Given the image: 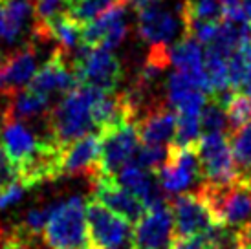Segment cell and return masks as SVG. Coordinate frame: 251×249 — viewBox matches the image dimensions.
I'll list each match as a JSON object with an SVG mask.
<instances>
[{"instance_id":"cell-1","label":"cell","mask_w":251,"mask_h":249,"mask_svg":"<svg viewBox=\"0 0 251 249\" xmlns=\"http://www.w3.org/2000/svg\"><path fill=\"white\" fill-rule=\"evenodd\" d=\"M99 94L101 92L86 84H77L68 94H64L61 103L51 106L46 116L48 138L53 139L57 145L68 147L92 134L96 128L92 119V104Z\"/></svg>"},{"instance_id":"cell-2","label":"cell","mask_w":251,"mask_h":249,"mask_svg":"<svg viewBox=\"0 0 251 249\" xmlns=\"http://www.w3.org/2000/svg\"><path fill=\"white\" fill-rule=\"evenodd\" d=\"M42 236L50 249H88L86 201L72 196L55 203Z\"/></svg>"},{"instance_id":"cell-3","label":"cell","mask_w":251,"mask_h":249,"mask_svg":"<svg viewBox=\"0 0 251 249\" xmlns=\"http://www.w3.org/2000/svg\"><path fill=\"white\" fill-rule=\"evenodd\" d=\"M70 62L77 84H86L105 94L118 92V86L123 79V70L112 50L90 48L83 44L70 57Z\"/></svg>"},{"instance_id":"cell-4","label":"cell","mask_w":251,"mask_h":249,"mask_svg":"<svg viewBox=\"0 0 251 249\" xmlns=\"http://www.w3.org/2000/svg\"><path fill=\"white\" fill-rule=\"evenodd\" d=\"M88 248L92 249H132V224L105 207L96 198L86 201Z\"/></svg>"},{"instance_id":"cell-5","label":"cell","mask_w":251,"mask_h":249,"mask_svg":"<svg viewBox=\"0 0 251 249\" xmlns=\"http://www.w3.org/2000/svg\"><path fill=\"white\" fill-rule=\"evenodd\" d=\"M35 0L0 2V59L33 41Z\"/></svg>"},{"instance_id":"cell-6","label":"cell","mask_w":251,"mask_h":249,"mask_svg":"<svg viewBox=\"0 0 251 249\" xmlns=\"http://www.w3.org/2000/svg\"><path fill=\"white\" fill-rule=\"evenodd\" d=\"M196 152L200 158L203 181L226 185L238 180V167L231 152L229 136L224 132L202 136L196 143Z\"/></svg>"},{"instance_id":"cell-7","label":"cell","mask_w":251,"mask_h":249,"mask_svg":"<svg viewBox=\"0 0 251 249\" xmlns=\"http://www.w3.org/2000/svg\"><path fill=\"white\" fill-rule=\"evenodd\" d=\"M158 181L167 194L187 193V189L203 183L200 158L195 147H175L169 145V158L160 171H156Z\"/></svg>"},{"instance_id":"cell-8","label":"cell","mask_w":251,"mask_h":249,"mask_svg":"<svg viewBox=\"0 0 251 249\" xmlns=\"http://www.w3.org/2000/svg\"><path fill=\"white\" fill-rule=\"evenodd\" d=\"M99 134H101L99 174L116 176L121 167L132 161L134 154L140 147V136L136 130V124L126 123Z\"/></svg>"},{"instance_id":"cell-9","label":"cell","mask_w":251,"mask_h":249,"mask_svg":"<svg viewBox=\"0 0 251 249\" xmlns=\"http://www.w3.org/2000/svg\"><path fill=\"white\" fill-rule=\"evenodd\" d=\"M171 213L175 218L176 238H196L209 231L216 222L209 207L203 203L196 191L181 193L171 201Z\"/></svg>"},{"instance_id":"cell-10","label":"cell","mask_w":251,"mask_h":249,"mask_svg":"<svg viewBox=\"0 0 251 249\" xmlns=\"http://www.w3.org/2000/svg\"><path fill=\"white\" fill-rule=\"evenodd\" d=\"M175 218L171 205L147 211L132 233V249H171L176 242Z\"/></svg>"},{"instance_id":"cell-11","label":"cell","mask_w":251,"mask_h":249,"mask_svg":"<svg viewBox=\"0 0 251 249\" xmlns=\"http://www.w3.org/2000/svg\"><path fill=\"white\" fill-rule=\"evenodd\" d=\"M26 86L48 97H53L55 94H63V96L68 94L74 86H77L70 55L64 53L63 50L55 48L53 53L48 57V61L42 64V68L37 70L33 79Z\"/></svg>"},{"instance_id":"cell-12","label":"cell","mask_w":251,"mask_h":249,"mask_svg":"<svg viewBox=\"0 0 251 249\" xmlns=\"http://www.w3.org/2000/svg\"><path fill=\"white\" fill-rule=\"evenodd\" d=\"M92 181H94V198L101 201L105 207L114 211L116 215L123 216L134 225L143 218V215L147 213L143 201L136 194L126 191L125 187L119 185L114 176L99 174Z\"/></svg>"},{"instance_id":"cell-13","label":"cell","mask_w":251,"mask_h":249,"mask_svg":"<svg viewBox=\"0 0 251 249\" xmlns=\"http://www.w3.org/2000/svg\"><path fill=\"white\" fill-rule=\"evenodd\" d=\"M37 44L35 41L0 59V94L15 96L33 79L37 72Z\"/></svg>"},{"instance_id":"cell-14","label":"cell","mask_w":251,"mask_h":249,"mask_svg":"<svg viewBox=\"0 0 251 249\" xmlns=\"http://www.w3.org/2000/svg\"><path fill=\"white\" fill-rule=\"evenodd\" d=\"M180 28H183L181 13L178 19L171 9H163L160 4L138 13V33L149 46H171Z\"/></svg>"},{"instance_id":"cell-15","label":"cell","mask_w":251,"mask_h":249,"mask_svg":"<svg viewBox=\"0 0 251 249\" xmlns=\"http://www.w3.org/2000/svg\"><path fill=\"white\" fill-rule=\"evenodd\" d=\"M101 134H88L63 149V176H99Z\"/></svg>"},{"instance_id":"cell-16","label":"cell","mask_w":251,"mask_h":249,"mask_svg":"<svg viewBox=\"0 0 251 249\" xmlns=\"http://www.w3.org/2000/svg\"><path fill=\"white\" fill-rule=\"evenodd\" d=\"M134 124L141 143L171 145L176 130V112L167 103H152Z\"/></svg>"},{"instance_id":"cell-17","label":"cell","mask_w":251,"mask_h":249,"mask_svg":"<svg viewBox=\"0 0 251 249\" xmlns=\"http://www.w3.org/2000/svg\"><path fill=\"white\" fill-rule=\"evenodd\" d=\"M202 44L191 35H183L175 46H171V64L181 74L191 77L207 96H209V83L205 75V64H203Z\"/></svg>"},{"instance_id":"cell-18","label":"cell","mask_w":251,"mask_h":249,"mask_svg":"<svg viewBox=\"0 0 251 249\" xmlns=\"http://www.w3.org/2000/svg\"><path fill=\"white\" fill-rule=\"evenodd\" d=\"M207 103L205 92L198 84L176 70L167 79V104L176 114H196L200 116Z\"/></svg>"},{"instance_id":"cell-19","label":"cell","mask_w":251,"mask_h":249,"mask_svg":"<svg viewBox=\"0 0 251 249\" xmlns=\"http://www.w3.org/2000/svg\"><path fill=\"white\" fill-rule=\"evenodd\" d=\"M39 141H41V138H37L21 119L13 118V116L7 118L4 128L0 132V147L4 149V152L13 161L15 167L22 163L35 150Z\"/></svg>"},{"instance_id":"cell-20","label":"cell","mask_w":251,"mask_h":249,"mask_svg":"<svg viewBox=\"0 0 251 249\" xmlns=\"http://www.w3.org/2000/svg\"><path fill=\"white\" fill-rule=\"evenodd\" d=\"M51 110V97L44 96L41 92H35L24 86L11 97V104H9V112L11 116L17 119H37L44 118Z\"/></svg>"},{"instance_id":"cell-21","label":"cell","mask_w":251,"mask_h":249,"mask_svg":"<svg viewBox=\"0 0 251 249\" xmlns=\"http://www.w3.org/2000/svg\"><path fill=\"white\" fill-rule=\"evenodd\" d=\"M229 145L238 167V176L251 174V121L229 134Z\"/></svg>"},{"instance_id":"cell-22","label":"cell","mask_w":251,"mask_h":249,"mask_svg":"<svg viewBox=\"0 0 251 249\" xmlns=\"http://www.w3.org/2000/svg\"><path fill=\"white\" fill-rule=\"evenodd\" d=\"M118 2L119 0H70L66 15L79 26H86Z\"/></svg>"},{"instance_id":"cell-23","label":"cell","mask_w":251,"mask_h":249,"mask_svg":"<svg viewBox=\"0 0 251 249\" xmlns=\"http://www.w3.org/2000/svg\"><path fill=\"white\" fill-rule=\"evenodd\" d=\"M203 244V249H242L238 229L215 224L209 231H205L202 236H198Z\"/></svg>"},{"instance_id":"cell-24","label":"cell","mask_w":251,"mask_h":249,"mask_svg":"<svg viewBox=\"0 0 251 249\" xmlns=\"http://www.w3.org/2000/svg\"><path fill=\"white\" fill-rule=\"evenodd\" d=\"M202 138L200 116L196 114H176V130L173 138L175 147H195Z\"/></svg>"},{"instance_id":"cell-25","label":"cell","mask_w":251,"mask_h":249,"mask_svg":"<svg viewBox=\"0 0 251 249\" xmlns=\"http://www.w3.org/2000/svg\"><path fill=\"white\" fill-rule=\"evenodd\" d=\"M200 124L205 134H213V132H229V121H227V112L222 104L211 99L205 103V106L200 112Z\"/></svg>"},{"instance_id":"cell-26","label":"cell","mask_w":251,"mask_h":249,"mask_svg":"<svg viewBox=\"0 0 251 249\" xmlns=\"http://www.w3.org/2000/svg\"><path fill=\"white\" fill-rule=\"evenodd\" d=\"M53 209H55V203H46V205H39V207L29 209L17 227L21 229L22 233H26L29 236H35V238L44 235V229L48 225V220L51 213H53Z\"/></svg>"},{"instance_id":"cell-27","label":"cell","mask_w":251,"mask_h":249,"mask_svg":"<svg viewBox=\"0 0 251 249\" xmlns=\"http://www.w3.org/2000/svg\"><path fill=\"white\" fill-rule=\"evenodd\" d=\"M181 11L198 21L220 22L224 19V6L218 0H187Z\"/></svg>"},{"instance_id":"cell-28","label":"cell","mask_w":251,"mask_h":249,"mask_svg":"<svg viewBox=\"0 0 251 249\" xmlns=\"http://www.w3.org/2000/svg\"><path fill=\"white\" fill-rule=\"evenodd\" d=\"M169 158V145H143L138 147V150L134 154L132 161L147 171H160L165 165Z\"/></svg>"},{"instance_id":"cell-29","label":"cell","mask_w":251,"mask_h":249,"mask_svg":"<svg viewBox=\"0 0 251 249\" xmlns=\"http://www.w3.org/2000/svg\"><path fill=\"white\" fill-rule=\"evenodd\" d=\"M227 121H229V134L237 132L240 126H244L251 121V96L246 94H235L227 104Z\"/></svg>"},{"instance_id":"cell-30","label":"cell","mask_w":251,"mask_h":249,"mask_svg":"<svg viewBox=\"0 0 251 249\" xmlns=\"http://www.w3.org/2000/svg\"><path fill=\"white\" fill-rule=\"evenodd\" d=\"M70 0H35V21L48 22L57 15L66 13Z\"/></svg>"},{"instance_id":"cell-31","label":"cell","mask_w":251,"mask_h":249,"mask_svg":"<svg viewBox=\"0 0 251 249\" xmlns=\"http://www.w3.org/2000/svg\"><path fill=\"white\" fill-rule=\"evenodd\" d=\"M26 191H28V187L24 185V183H21L19 180L13 181V183H9L7 187H4V189L0 191V211L17 205V203L24 198Z\"/></svg>"},{"instance_id":"cell-32","label":"cell","mask_w":251,"mask_h":249,"mask_svg":"<svg viewBox=\"0 0 251 249\" xmlns=\"http://www.w3.org/2000/svg\"><path fill=\"white\" fill-rule=\"evenodd\" d=\"M17 180H19L17 167L13 165L11 159L7 158V154L4 152V149L0 147V191Z\"/></svg>"},{"instance_id":"cell-33","label":"cell","mask_w":251,"mask_h":249,"mask_svg":"<svg viewBox=\"0 0 251 249\" xmlns=\"http://www.w3.org/2000/svg\"><path fill=\"white\" fill-rule=\"evenodd\" d=\"M171 249H203V244L198 236L196 238H178Z\"/></svg>"},{"instance_id":"cell-34","label":"cell","mask_w":251,"mask_h":249,"mask_svg":"<svg viewBox=\"0 0 251 249\" xmlns=\"http://www.w3.org/2000/svg\"><path fill=\"white\" fill-rule=\"evenodd\" d=\"M128 4H132L134 9L140 13V11H143V9L158 6V4H160V0H128Z\"/></svg>"},{"instance_id":"cell-35","label":"cell","mask_w":251,"mask_h":249,"mask_svg":"<svg viewBox=\"0 0 251 249\" xmlns=\"http://www.w3.org/2000/svg\"><path fill=\"white\" fill-rule=\"evenodd\" d=\"M224 6V9H229V7H238L242 6V0H218Z\"/></svg>"},{"instance_id":"cell-36","label":"cell","mask_w":251,"mask_h":249,"mask_svg":"<svg viewBox=\"0 0 251 249\" xmlns=\"http://www.w3.org/2000/svg\"><path fill=\"white\" fill-rule=\"evenodd\" d=\"M242 9H244L248 21L251 22V0H242Z\"/></svg>"},{"instance_id":"cell-37","label":"cell","mask_w":251,"mask_h":249,"mask_svg":"<svg viewBox=\"0 0 251 249\" xmlns=\"http://www.w3.org/2000/svg\"><path fill=\"white\" fill-rule=\"evenodd\" d=\"M4 236H6V233H4L2 229H0V244H2V240H4Z\"/></svg>"},{"instance_id":"cell-38","label":"cell","mask_w":251,"mask_h":249,"mask_svg":"<svg viewBox=\"0 0 251 249\" xmlns=\"http://www.w3.org/2000/svg\"><path fill=\"white\" fill-rule=\"evenodd\" d=\"M248 46H250V50H251V29H250V37H248Z\"/></svg>"},{"instance_id":"cell-39","label":"cell","mask_w":251,"mask_h":249,"mask_svg":"<svg viewBox=\"0 0 251 249\" xmlns=\"http://www.w3.org/2000/svg\"><path fill=\"white\" fill-rule=\"evenodd\" d=\"M88 249H92V248H88Z\"/></svg>"}]
</instances>
